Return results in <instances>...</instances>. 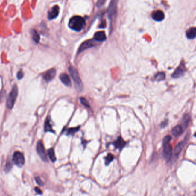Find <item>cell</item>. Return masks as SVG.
Listing matches in <instances>:
<instances>
[{
	"label": "cell",
	"instance_id": "1",
	"mask_svg": "<svg viewBox=\"0 0 196 196\" xmlns=\"http://www.w3.org/2000/svg\"><path fill=\"white\" fill-rule=\"evenodd\" d=\"M85 20L80 16H75L73 17L69 21V27L75 31L80 32L85 27Z\"/></svg>",
	"mask_w": 196,
	"mask_h": 196
},
{
	"label": "cell",
	"instance_id": "18",
	"mask_svg": "<svg viewBox=\"0 0 196 196\" xmlns=\"http://www.w3.org/2000/svg\"><path fill=\"white\" fill-rule=\"evenodd\" d=\"M196 36V28L195 27L190 28L186 31V37L189 39H195Z\"/></svg>",
	"mask_w": 196,
	"mask_h": 196
},
{
	"label": "cell",
	"instance_id": "27",
	"mask_svg": "<svg viewBox=\"0 0 196 196\" xmlns=\"http://www.w3.org/2000/svg\"><path fill=\"white\" fill-rule=\"evenodd\" d=\"M12 167V165L11 162L7 161V163L6 164V166H5V171L7 172H9L11 170Z\"/></svg>",
	"mask_w": 196,
	"mask_h": 196
},
{
	"label": "cell",
	"instance_id": "4",
	"mask_svg": "<svg viewBox=\"0 0 196 196\" xmlns=\"http://www.w3.org/2000/svg\"><path fill=\"white\" fill-rule=\"evenodd\" d=\"M18 95V88L16 85H13V88L8 95L7 101V107L9 109H12Z\"/></svg>",
	"mask_w": 196,
	"mask_h": 196
},
{
	"label": "cell",
	"instance_id": "17",
	"mask_svg": "<svg viewBox=\"0 0 196 196\" xmlns=\"http://www.w3.org/2000/svg\"><path fill=\"white\" fill-rule=\"evenodd\" d=\"M113 144L116 148L121 150L125 145V142L122 138L120 137L117 139L116 142H115Z\"/></svg>",
	"mask_w": 196,
	"mask_h": 196
},
{
	"label": "cell",
	"instance_id": "2",
	"mask_svg": "<svg viewBox=\"0 0 196 196\" xmlns=\"http://www.w3.org/2000/svg\"><path fill=\"white\" fill-rule=\"evenodd\" d=\"M69 72L74 81L75 89L77 91L81 92L83 89V84L77 70L73 66H70L69 68Z\"/></svg>",
	"mask_w": 196,
	"mask_h": 196
},
{
	"label": "cell",
	"instance_id": "12",
	"mask_svg": "<svg viewBox=\"0 0 196 196\" xmlns=\"http://www.w3.org/2000/svg\"><path fill=\"white\" fill-rule=\"evenodd\" d=\"M59 78H60V80L62 81V82L65 85L67 86H71V85H72L71 80L67 74H65V73L61 74L59 76Z\"/></svg>",
	"mask_w": 196,
	"mask_h": 196
},
{
	"label": "cell",
	"instance_id": "28",
	"mask_svg": "<svg viewBox=\"0 0 196 196\" xmlns=\"http://www.w3.org/2000/svg\"><path fill=\"white\" fill-rule=\"evenodd\" d=\"M35 181L37 182V183L39 185V186H43L44 183L43 181H42V180L39 177H37L35 178Z\"/></svg>",
	"mask_w": 196,
	"mask_h": 196
},
{
	"label": "cell",
	"instance_id": "29",
	"mask_svg": "<svg viewBox=\"0 0 196 196\" xmlns=\"http://www.w3.org/2000/svg\"><path fill=\"white\" fill-rule=\"evenodd\" d=\"M24 76V73H22V70L19 71L18 73H17V77L18 78V80H21L22 78Z\"/></svg>",
	"mask_w": 196,
	"mask_h": 196
},
{
	"label": "cell",
	"instance_id": "11",
	"mask_svg": "<svg viewBox=\"0 0 196 196\" xmlns=\"http://www.w3.org/2000/svg\"><path fill=\"white\" fill-rule=\"evenodd\" d=\"M59 13V7L58 5H55L51 8V10L48 12V18L49 20H52L56 18Z\"/></svg>",
	"mask_w": 196,
	"mask_h": 196
},
{
	"label": "cell",
	"instance_id": "7",
	"mask_svg": "<svg viewBox=\"0 0 196 196\" xmlns=\"http://www.w3.org/2000/svg\"><path fill=\"white\" fill-rule=\"evenodd\" d=\"M37 151L38 155L40 156L41 159L45 162H48V159L47 154L45 151V148L44 147L43 143L42 140H40L37 142Z\"/></svg>",
	"mask_w": 196,
	"mask_h": 196
},
{
	"label": "cell",
	"instance_id": "13",
	"mask_svg": "<svg viewBox=\"0 0 196 196\" xmlns=\"http://www.w3.org/2000/svg\"><path fill=\"white\" fill-rule=\"evenodd\" d=\"M153 19L157 22L162 21L165 18V14L161 10H157L153 14Z\"/></svg>",
	"mask_w": 196,
	"mask_h": 196
},
{
	"label": "cell",
	"instance_id": "16",
	"mask_svg": "<svg viewBox=\"0 0 196 196\" xmlns=\"http://www.w3.org/2000/svg\"><path fill=\"white\" fill-rule=\"evenodd\" d=\"M171 133L175 137L180 136L183 133V128L181 125H177L172 130Z\"/></svg>",
	"mask_w": 196,
	"mask_h": 196
},
{
	"label": "cell",
	"instance_id": "3",
	"mask_svg": "<svg viewBox=\"0 0 196 196\" xmlns=\"http://www.w3.org/2000/svg\"><path fill=\"white\" fill-rule=\"evenodd\" d=\"M171 140V137L169 135H167L163 139V155L164 158L166 160H169L171 159L173 155V149L172 147L170 145V141Z\"/></svg>",
	"mask_w": 196,
	"mask_h": 196
},
{
	"label": "cell",
	"instance_id": "14",
	"mask_svg": "<svg viewBox=\"0 0 196 196\" xmlns=\"http://www.w3.org/2000/svg\"><path fill=\"white\" fill-rule=\"evenodd\" d=\"M185 145V143L184 142H181L180 143H178L177 145L175 147L174 150V153H173V155L176 158H178V157L179 156L181 152L184 147Z\"/></svg>",
	"mask_w": 196,
	"mask_h": 196
},
{
	"label": "cell",
	"instance_id": "23",
	"mask_svg": "<svg viewBox=\"0 0 196 196\" xmlns=\"http://www.w3.org/2000/svg\"><path fill=\"white\" fill-rule=\"evenodd\" d=\"M80 129V127H77V128H69L68 129L67 131H66V133H67V135H74L75 132H77V131L79 130Z\"/></svg>",
	"mask_w": 196,
	"mask_h": 196
},
{
	"label": "cell",
	"instance_id": "21",
	"mask_svg": "<svg viewBox=\"0 0 196 196\" xmlns=\"http://www.w3.org/2000/svg\"><path fill=\"white\" fill-rule=\"evenodd\" d=\"M31 34H32V38H33V40H34V42L36 43H38L40 41V35L37 32V31L33 29L31 31Z\"/></svg>",
	"mask_w": 196,
	"mask_h": 196
},
{
	"label": "cell",
	"instance_id": "22",
	"mask_svg": "<svg viewBox=\"0 0 196 196\" xmlns=\"http://www.w3.org/2000/svg\"><path fill=\"white\" fill-rule=\"evenodd\" d=\"M165 74L164 73H158L155 76V80L157 81L162 80H165Z\"/></svg>",
	"mask_w": 196,
	"mask_h": 196
},
{
	"label": "cell",
	"instance_id": "5",
	"mask_svg": "<svg viewBox=\"0 0 196 196\" xmlns=\"http://www.w3.org/2000/svg\"><path fill=\"white\" fill-rule=\"evenodd\" d=\"M13 162L16 165L19 167H22L25 163V159L22 153L19 151H16L13 155Z\"/></svg>",
	"mask_w": 196,
	"mask_h": 196
},
{
	"label": "cell",
	"instance_id": "15",
	"mask_svg": "<svg viewBox=\"0 0 196 196\" xmlns=\"http://www.w3.org/2000/svg\"><path fill=\"white\" fill-rule=\"evenodd\" d=\"M95 40L97 42H104L106 40L107 37L104 32H97L94 36Z\"/></svg>",
	"mask_w": 196,
	"mask_h": 196
},
{
	"label": "cell",
	"instance_id": "31",
	"mask_svg": "<svg viewBox=\"0 0 196 196\" xmlns=\"http://www.w3.org/2000/svg\"><path fill=\"white\" fill-rule=\"evenodd\" d=\"M35 190L36 191V192H37V194H42V191L40 189H39V188H36L35 189Z\"/></svg>",
	"mask_w": 196,
	"mask_h": 196
},
{
	"label": "cell",
	"instance_id": "24",
	"mask_svg": "<svg viewBox=\"0 0 196 196\" xmlns=\"http://www.w3.org/2000/svg\"><path fill=\"white\" fill-rule=\"evenodd\" d=\"M190 119V116H189L188 115H186L185 116L183 117V124H184L185 128L188 127V125L189 124Z\"/></svg>",
	"mask_w": 196,
	"mask_h": 196
},
{
	"label": "cell",
	"instance_id": "20",
	"mask_svg": "<svg viewBox=\"0 0 196 196\" xmlns=\"http://www.w3.org/2000/svg\"><path fill=\"white\" fill-rule=\"evenodd\" d=\"M47 153H48V155L50 158V159L51 160L52 162H55L57 160L55 155V152L53 148H50L48 151H47Z\"/></svg>",
	"mask_w": 196,
	"mask_h": 196
},
{
	"label": "cell",
	"instance_id": "10",
	"mask_svg": "<svg viewBox=\"0 0 196 196\" xmlns=\"http://www.w3.org/2000/svg\"><path fill=\"white\" fill-rule=\"evenodd\" d=\"M95 42L93 40H92L85 42L84 43L82 44L80 46V48L78 50V53H80V52L86 50L89 48L95 47Z\"/></svg>",
	"mask_w": 196,
	"mask_h": 196
},
{
	"label": "cell",
	"instance_id": "19",
	"mask_svg": "<svg viewBox=\"0 0 196 196\" xmlns=\"http://www.w3.org/2000/svg\"><path fill=\"white\" fill-rule=\"evenodd\" d=\"M44 130L45 132H50L54 133V131L52 130V125L50 123V120L49 117H47L45 120V124H44Z\"/></svg>",
	"mask_w": 196,
	"mask_h": 196
},
{
	"label": "cell",
	"instance_id": "30",
	"mask_svg": "<svg viewBox=\"0 0 196 196\" xmlns=\"http://www.w3.org/2000/svg\"><path fill=\"white\" fill-rule=\"evenodd\" d=\"M168 120H166V121H165L164 122H163L162 123V124H161V127H162V128H165L166 126H167V124H168Z\"/></svg>",
	"mask_w": 196,
	"mask_h": 196
},
{
	"label": "cell",
	"instance_id": "25",
	"mask_svg": "<svg viewBox=\"0 0 196 196\" xmlns=\"http://www.w3.org/2000/svg\"><path fill=\"white\" fill-rule=\"evenodd\" d=\"M113 160V156L111 154H108L107 157L105 158V164L108 165L109 163Z\"/></svg>",
	"mask_w": 196,
	"mask_h": 196
},
{
	"label": "cell",
	"instance_id": "9",
	"mask_svg": "<svg viewBox=\"0 0 196 196\" xmlns=\"http://www.w3.org/2000/svg\"><path fill=\"white\" fill-rule=\"evenodd\" d=\"M185 70H186L185 66L183 63H181L178 67L176 69L174 73L172 74V77L174 78H178L181 77L185 72Z\"/></svg>",
	"mask_w": 196,
	"mask_h": 196
},
{
	"label": "cell",
	"instance_id": "6",
	"mask_svg": "<svg viewBox=\"0 0 196 196\" xmlns=\"http://www.w3.org/2000/svg\"><path fill=\"white\" fill-rule=\"evenodd\" d=\"M117 3V0H112L110 2L109 7L107 10V15L110 20H112L116 15Z\"/></svg>",
	"mask_w": 196,
	"mask_h": 196
},
{
	"label": "cell",
	"instance_id": "26",
	"mask_svg": "<svg viewBox=\"0 0 196 196\" xmlns=\"http://www.w3.org/2000/svg\"><path fill=\"white\" fill-rule=\"evenodd\" d=\"M80 101L81 102V104L83 105H84L85 107H87V108H89L90 107L89 102L87 101V100L86 98H85L83 97H80Z\"/></svg>",
	"mask_w": 196,
	"mask_h": 196
},
{
	"label": "cell",
	"instance_id": "8",
	"mask_svg": "<svg viewBox=\"0 0 196 196\" xmlns=\"http://www.w3.org/2000/svg\"><path fill=\"white\" fill-rule=\"evenodd\" d=\"M56 70L55 69H51L47 71L44 74L43 78L46 82H48L53 80L56 75Z\"/></svg>",
	"mask_w": 196,
	"mask_h": 196
}]
</instances>
